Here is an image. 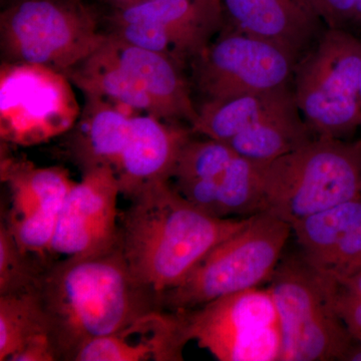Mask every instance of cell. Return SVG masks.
Masks as SVG:
<instances>
[{
	"label": "cell",
	"instance_id": "10",
	"mask_svg": "<svg viewBox=\"0 0 361 361\" xmlns=\"http://www.w3.org/2000/svg\"><path fill=\"white\" fill-rule=\"evenodd\" d=\"M297 63L277 45L223 27L190 65L203 104L289 85Z\"/></svg>",
	"mask_w": 361,
	"mask_h": 361
},
{
	"label": "cell",
	"instance_id": "8",
	"mask_svg": "<svg viewBox=\"0 0 361 361\" xmlns=\"http://www.w3.org/2000/svg\"><path fill=\"white\" fill-rule=\"evenodd\" d=\"M80 111L66 73L33 63H2L0 137L4 144L33 147L65 135Z\"/></svg>",
	"mask_w": 361,
	"mask_h": 361
},
{
	"label": "cell",
	"instance_id": "23",
	"mask_svg": "<svg viewBox=\"0 0 361 361\" xmlns=\"http://www.w3.org/2000/svg\"><path fill=\"white\" fill-rule=\"evenodd\" d=\"M42 334H49V323L37 292L0 296V361Z\"/></svg>",
	"mask_w": 361,
	"mask_h": 361
},
{
	"label": "cell",
	"instance_id": "17",
	"mask_svg": "<svg viewBox=\"0 0 361 361\" xmlns=\"http://www.w3.org/2000/svg\"><path fill=\"white\" fill-rule=\"evenodd\" d=\"M85 97L77 123L65 135L66 155L82 174L104 167L116 172L129 135L130 109L104 97Z\"/></svg>",
	"mask_w": 361,
	"mask_h": 361
},
{
	"label": "cell",
	"instance_id": "19",
	"mask_svg": "<svg viewBox=\"0 0 361 361\" xmlns=\"http://www.w3.org/2000/svg\"><path fill=\"white\" fill-rule=\"evenodd\" d=\"M198 116L191 126L193 134L228 142L244 130L270 120L299 113L291 85L244 94L197 106Z\"/></svg>",
	"mask_w": 361,
	"mask_h": 361
},
{
	"label": "cell",
	"instance_id": "28",
	"mask_svg": "<svg viewBox=\"0 0 361 361\" xmlns=\"http://www.w3.org/2000/svg\"><path fill=\"white\" fill-rule=\"evenodd\" d=\"M327 28L346 30L355 23L356 0H300Z\"/></svg>",
	"mask_w": 361,
	"mask_h": 361
},
{
	"label": "cell",
	"instance_id": "30",
	"mask_svg": "<svg viewBox=\"0 0 361 361\" xmlns=\"http://www.w3.org/2000/svg\"><path fill=\"white\" fill-rule=\"evenodd\" d=\"M99 1L110 6L113 11H121V9H126L128 7L141 4L146 0H99Z\"/></svg>",
	"mask_w": 361,
	"mask_h": 361
},
{
	"label": "cell",
	"instance_id": "14",
	"mask_svg": "<svg viewBox=\"0 0 361 361\" xmlns=\"http://www.w3.org/2000/svg\"><path fill=\"white\" fill-rule=\"evenodd\" d=\"M304 260L330 277L361 271V197L291 225Z\"/></svg>",
	"mask_w": 361,
	"mask_h": 361
},
{
	"label": "cell",
	"instance_id": "1",
	"mask_svg": "<svg viewBox=\"0 0 361 361\" xmlns=\"http://www.w3.org/2000/svg\"><path fill=\"white\" fill-rule=\"evenodd\" d=\"M35 292L59 360L73 361L89 342L161 310L159 299L130 272L120 245L51 261Z\"/></svg>",
	"mask_w": 361,
	"mask_h": 361
},
{
	"label": "cell",
	"instance_id": "11",
	"mask_svg": "<svg viewBox=\"0 0 361 361\" xmlns=\"http://www.w3.org/2000/svg\"><path fill=\"white\" fill-rule=\"evenodd\" d=\"M110 35L165 54L184 68L224 25L222 0H146L111 11Z\"/></svg>",
	"mask_w": 361,
	"mask_h": 361
},
{
	"label": "cell",
	"instance_id": "4",
	"mask_svg": "<svg viewBox=\"0 0 361 361\" xmlns=\"http://www.w3.org/2000/svg\"><path fill=\"white\" fill-rule=\"evenodd\" d=\"M291 232L289 223L272 214L251 216L243 228L209 252L179 285L161 294V310H195L270 281Z\"/></svg>",
	"mask_w": 361,
	"mask_h": 361
},
{
	"label": "cell",
	"instance_id": "9",
	"mask_svg": "<svg viewBox=\"0 0 361 361\" xmlns=\"http://www.w3.org/2000/svg\"><path fill=\"white\" fill-rule=\"evenodd\" d=\"M182 312L190 341L216 360H280L281 325L269 287L237 292Z\"/></svg>",
	"mask_w": 361,
	"mask_h": 361
},
{
	"label": "cell",
	"instance_id": "5",
	"mask_svg": "<svg viewBox=\"0 0 361 361\" xmlns=\"http://www.w3.org/2000/svg\"><path fill=\"white\" fill-rule=\"evenodd\" d=\"M361 40L346 30L325 28L299 59L291 87L314 137L346 140L361 127Z\"/></svg>",
	"mask_w": 361,
	"mask_h": 361
},
{
	"label": "cell",
	"instance_id": "25",
	"mask_svg": "<svg viewBox=\"0 0 361 361\" xmlns=\"http://www.w3.org/2000/svg\"><path fill=\"white\" fill-rule=\"evenodd\" d=\"M236 155L225 142L209 137L191 139L180 152L171 184L176 189L194 183L219 184L226 169Z\"/></svg>",
	"mask_w": 361,
	"mask_h": 361
},
{
	"label": "cell",
	"instance_id": "27",
	"mask_svg": "<svg viewBox=\"0 0 361 361\" xmlns=\"http://www.w3.org/2000/svg\"><path fill=\"white\" fill-rule=\"evenodd\" d=\"M326 277L337 314L356 341L361 334V271L348 277Z\"/></svg>",
	"mask_w": 361,
	"mask_h": 361
},
{
	"label": "cell",
	"instance_id": "32",
	"mask_svg": "<svg viewBox=\"0 0 361 361\" xmlns=\"http://www.w3.org/2000/svg\"><path fill=\"white\" fill-rule=\"evenodd\" d=\"M355 23L361 26V0H356Z\"/></svg>",
	"mask_w": 361,
	"mask_h": 361
},
{
	"label": "cell",
	"instance_id": "3",
	"mask_svg": "<svg viewBox=\"0 0 361 361\" xmlns=\"http://www.w3.org/2000/svg\"><path fill=\"white\" fill-rule=\"evenodd\" d=\"M361 197V141L313 137L263 171V212L292 225Z\"/></svg>",
	"mask_w": 361,
	"mask_h": 361
},
{
	"label": "cell",
	"instance_id": "29",
	"mask_svg": "<svg viewBox=\"0 0 361 361\" xmlns=\"http://www.w3.org/2000/svg\"><path fill=\"white\" fill-rule=\"evenodd\" d=\"M58 353L49 334H42L28 342L25 348L11 356L9 361H56Z\"/></svg>",
	"mask_w": 361,
	"mask_h": 361
},
{
	"label": "cell",
	"instance_id": "24",
	"mask_svg": "<svg viewBox=\"0 0 361 361\" xmlns=\"http://www.w3.org/2000/svg\"><path fill=\"white\" fill-rule=\"evenodd\" d=\"M263 166L235 156L218 187V218H248L263 212Z\"/></svg>",
	"mask_w": 361,
	"mask_h": 361
},
{
	"label": "cell",
	"instance_id": "34",
	"mask_svg": "<svg viewBox=\"0 0 361 361\" xmlns=\"http://www.w3.org/2000/svg\"><path fill=\"white\" fill-rule=\"evenodd\" d=\"M360 99H361V80H360Z\"/></svg>",
	"mask_w": 361,
	"mask_h": 361
},
{
	"label": "cell",
	"instance_id": "31",
	"mask_svg": "<svg viewBox=\"0 0 361 361\" xmlns=\"http://www.w3.org/2000/svg\"><path fill=\"white\" fill-rule=\"evenodd\" d=\"M344 360L348 361H361V344L355 342V345L348 351Z\"/></svg>",
	"mask_w": 361,
	"mask_h": 361
},
{
	"label": "cell",
	"instance_id": "21",
	"mask_svg": "<svg viewBox=\"0 0 361 361\" xmlns=\"http://www.w3.org/2000/svg\"><path fill=\"white\" fill-rule=\"evenodd\" d=\"M85 96L104 97L132 111L157 115L146 90L121 63L109 37L96 51L66 73Z\"/></svg>",
	"mask_w": 361,
	"mask_h": 361
},
{
	"label": "cell",
	"instance_id": "22",
	"mask_svg": "<svg viewBox=\"0 0 361 361\" xmlns=\"http://www.w3.org/2000/svg\"><path fill=\"white\" fill-rule=\"evenodd\" d=\"M313 137L300 114H295L257 123L225 142L237 155L266 167Z\"/></svg>",
	"mask_w": 361,
	"mask_h": 361
},
{
	"label": "cell",
	"instance_id": "12",
	"mask_svg": "<svg viewBox=\"0 0 361 361\" xmlns=\"http://www.w3.org/2000/svg\"><path fill=\"white\" fill-rule=\"evenodd\" d=\"M121 196L114 169H94L82 174L59 211L51 256L82 257L120 245Z\"/></svg>",
	"mask_w": 361,
	"mask_h": 361
},
{
	"label": "cell",
	"instance_id": "26",
	"mask_svg": "<svg viewBox=\"0 0 361 361\" xmlns=\"http://www.w3.org/2000/svg\"><path fill=\"white\" fill-rule=\"evenodd\" d=\"M51 262L21 248L6 221H1L0 296L35 292L40 276Z\"/></svg>",
	"mask_w": 361,
	"mask_h": 361
},
{
	"label": "cell",
	"instance_id": "6",
	"mask_svg": "<svg viewBox=\"0 0 361 361\" xmlns=\"http://www.w3.org/2000/svg\"><path fill=\"white\" fill-rule=\"evenodd\" d=\"M84 0H18L0 13L2 61L66 73L106 42Z\"/></svg>",
	"mask_w": 361,
	"mask_h": 361
},
{
	"label": "cell",
	"instance_id": "15",
	"mask_svg": "<svg viewBox=\"0 0 361 361\" xmlns=\"http://www.w3.org/2000/svg\"><path fill=\"white\" fill-rule=\"evenodd\" d=\"M188 342L184 312L157 310L85 344L73 361H180Z\"/></svg>",
	"mask_w": 361,
	"mask_h": 361
},
{
	"label": "cell",
	"instance_id": "18",
	"mask_svg": "<svg viewBox=\"0 0 361 361\" xmlns=\"http://www.w3.org/2000/svg\"><path fill=\"white\" fill-rule=\"evenodd\" d=\"M122 65L132 73L155 104L159 118L189 123L198 116L183 66L165 54L135 47L108 35Z\"/></svg>",
	"mask_w": 361,
	"mask_h": 361
},
{
	"label": "cell",
	"instance_id": "16",
	"mask_svg": "<svg viewBox=\"0 0 361 361\" xmlns=\"http://www.w3.org/2000/svg\"><path fill=\"white\" fill-rule=\"evenodd\" d=\"M224 25L266 40L297 59L326 26L300 0H222Z\"/></svg>",
	"mask_w": 361,
	"mask_h": 361
},
{
	"label": "cell",
	"instance_id": "20",
	"mask_svg": "<svg viewBox=\"0 0 361 361\" xmlns=\"http://www.w3.org/2000/svg\"><path fill=\"white\" fill-rule=\"evenodd\" d=\"M1 180L9 189L8 219L59 216L75 182L61 167H37L32 161L1 156Z\"/></svg>",
	"mask_w": 361,
	"mask_h": 361
},
{
	"label": "cell",
	"instance_id": "7",
	"mask_svg": "<svg viewBox=\"0 0 361 361\" xmlns=\"http://www.w3.org/2000/svg\"><path fill=\"white\" fill-rule=\"evenodd\" d=\"M282 331L279 361L344 360L355 344L334 307L329 278L302 256L281 261L270 279Z\"/></svg>",
	"mask_w": 361,
	"mask_h": 361
},
{
	"label": "cell",
	"instance_id": "33",
	"mask_svg": "<svg viewBox=\"0 0 361 361\" xmlns=\"http://www.w3.org/2000/svg\"><path fill=\"white\" fill-rule=\"evenodd\" d=\"M0 1H1V6L2 8H4V7L9 6V4H14V2L18 1V0H0Z\"/></svg>",
	"mask_w": 361,
	"mask_h": 361
},
{
	"label": "cell",
	"instance_id": "13",
	"mask_svg": "<svg viewBox=\"0 0 361 361\" xmlns=\"http://www.w3.org/2000/svg\"><path fill=\"white\" fill-rule=\"evenodd\" d=\"M191 128L152 115L132 116L129 135L116 169L121 196L127 200L142 188L170 182Z\"/></svg>",
	"mask_w": 361,
	"mask_h": 361
},
{
	"label": "cell",
	"instance_id": "2",
	"mask_svg": "<svg viewBox=\"0 0 361 361\" xmlns=\"http://www.w3.org/2000/svg\"><path fill=\"white\" fill-rule=\"evenodd\" d=\"M120 214V246L130 272L159 299L179 285L248 218H218L190 204L171 182L142 188ZM161 306V305H160Z\"/></svg>",
	"mask_w": 361,
	"mask_h": 361
}]
</instances>
